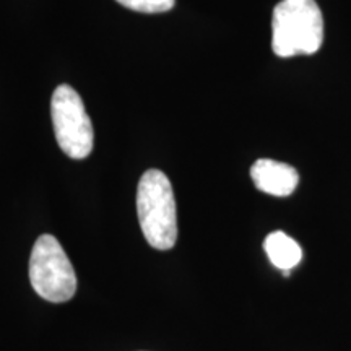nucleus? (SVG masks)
<instances>
[{
  "mask_svg": "<svg viewBox=\"0 0 351 351\" xmlns=\"http://www.w3.org/2000/svg\"><path fill=\"white\" fill-rule=\"evenodd\" d=\"M324 43V16L315 0H282L271 16V49L278 57L314 54Z\"/></svg>",
  "mask_w": 351,
  "mask_h": 351,
  "instance_id": "1",
  "label": "nucleus"
},
{
  "mask_svg": "<svg viewBox=\"0 0 351 351\" xmlns=\"http://www.w3.org/2000/svg\"><path fill=\"white\" fill-rule=\"evenodd\" d=\"M137 215L147 243L158 251H169L178 241V212L168 176L148 169L137 187Z\"/></svg>",
  "mask_w": 351,
  "mask_h": 351,
  "instance_id": "2",
  "label": "nucleus"
},
{
  "mask_svg": "<svg viewBox=\"0 0 351 351\" xmlns=\"http://www.w3.org/2000/svg\"><path fill=\"white\" fill-rule=\"evenodd\" d=\"M29 282L43 300L65 302L77 293L72 262L54 236H39L29 257Z\"/></svg>",
  "mask_w": 351,
  "mask_h": 351,
  "instance_id": "3",
  "label": "nucleus"
},
{
  "mask_svg": "<svg viewBox=\"0 0 351 351\" xmlns=\"http://www.w3.org/2000/svg\"><path fill=\"white\" fill-rule=\"evenodd\" d=\"M51 117L57 145L73 160H83L93 150V125L80 95L69 85L56 88L51 99Z\"/></svg>",
  "mask_w": 351,
  "mask_h": 351,
  "instance_id": "4",
  "label": "nucleus"
},
{
  "mask_svg": "<svg viewBox=\"0 0 351 351\" xmlns=\"http://www.w3.org/2000/svg\"><path fill=\"white\" fill-rule=\"evenodd\" d=\"M251 178L258 191L275 197L291 195L300 184V174L293 166L265 158L252 165Z\"/></svg>",
  "mask_w": 351,
  "mask_h": 351,
  "instance_id": "5",
  "label": "nucleus"
},
{
  "mask_svg": "<svg viewBox=\"0 0 351 351\" xmlns=\"http://www.w3.org/2000/svg\"><path fill=\"white\" fill-rule=\"evenodd\" d=\"M263 249L276 269L291 271L302 258L301 245L283 231L270 232L263 241Z\"/></svg>",
  "mask_w": 351,
  "mask_h": 351,
  "instance_id": "6",
  "label": "nucleus"
},
{
  "mask_svg": "<svg viewBox=\"0 0 351 351\" xmlns=\"http://www.w3.org/2000/svg\"><path fill=\"white\" fill-rule=\"evenodd\" d=\"M125 8L142 13H163L174 7L176 0H116Z\"/></svg>",
  "mask_w": 351,
  "mask_h": 351,
  "instance_id": "7",
  "label": "nucleus"
}]
</instances>
